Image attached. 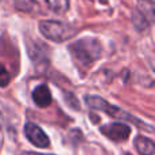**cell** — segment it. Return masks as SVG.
Here are the masks:
<instances>
[{"mask_svg":"<svg viewBox=\"0 0 155 155\" xmlns=\"http://www.w3.org/2000/svg\"><path fill=\"white\" fill-rule=\"evenodd\" d=\"M70 53L72 54L74 61L79 67L88 68L91 64L97 61L101 57L102 45L97 38L86 37L82 40H78L70 45Z\"/></svg>","mask_w":155,"mask_h":155,"instance_id":"obj_1","label":"cell"},{"mask_svg":"<svg viewBox=\"0 0 155 155\" xmlns=\"http://www.w3.org/2000/svg\"><path fill=\"white\" fill-rule=\"evenodd\" d=\"M86 104L87 106H90L91 109H95V110H99L102 113H106L107 116L113 118H117L120 121H129V123H134L136 127H139L140 129H144V131H148V132H154V127L153 125H148V124L143 123L142 120L136 118L135 116H132L131 113L125 112V110L120 109V107L114 106V105L109 104L106 99L101 98L98 95H87L86 97Z\"/></svg>","mask_w":155,"mask_h":155,"instance_id":"obj_2","label":"cell"},{"mask_svg":"<svg viewBox=\"0 0 155 155\" xmlns=\"http://www.w3.org/2000/svg\"><path fill=\"white\" fill-rule=\"evenodd\" d=\"M40 31L51 41L64 42L76 34V27L60 21H42L40 22Z\"/></svg>","mask_w":155,"mask_h":155,"instance_id":"obj_3","label":"cell"},{"mask_svg":"<svg viewBox=\"0 0 155 155\" xmlns=\"http://www.w3.org/2000/svg\"><path fill=\"white\" fill-rule=\"evenodd\" d=\"M101 134L113 142H125L131 135V127L124 123H110L99 128Z\"/></svg>","mask_w":155,"mask_h":155,"instance_id":"obj_4","label":"cell"},{"mask_svg":"<svg viewBox=\"0 0 155 155\" xmlns=\"http://www.w3.org/2000/svg\"><path fill=\"white\" fill-rule=\"evenodd\" d=\"M25 135H26L27 140L35 147L40 148H46L49 146V137L45 135V132L35 125L34 123H27L25 125Z\"/></svg>","mask_w":155,"mask_h":155,"instance_id":"obj_5","label":"cell"},{"mask_svg":"<svg viewBox=\"0 0 155 155\" xmlns=\"http://www.w3.org/2000/svg\"><path fill=\"white\" fill-rule=\"evenodd\" d=\"M137 15L140 16L139 19H136L137 23H142L143 27H148L154 21V3L153 0H142L139 4V11Z\"/></svg>","mask_w":155,"mask_h":155,"instance_id":"obj_6","label":"cell"},{"mask_svg":"<svg viewBox=\"0 0 155 155\" xmlns=\"http://www.w3.org/2000/svg\"><path fill=\"white\" fill-rule=\"evenodd\" d=\"M33 101L38 107H48L52 104V93L46 84H40L33 91Z\"/></svg>","mask_w":155,"mask_h":155,"instance_id":"obj_7","label":"cell"},{"mask_svg":"<svg viewBox=\"0 0 155 155\" xmlns=\"http://www.w3.org/2000/svg\"><path fill=\"white\" fill-rule=\"evenodd\" d=\"M135 147H136L137 153L142 155H153L155 151L154 142L144 136H137L135 139Z\"/></svg>","mask_w":155,"mask_h":155,"instance_id":"obj_8","label":"cell"},{"mask_svg":"<svg viewBox=\"0 0 155 155\" xmlns=\"http://www.w3.org/2000/svg\"><path fill=\"white\" fill-rule=\"evenodd\" d=\"M49 10H52L56 14H64L70 8V2L68 0H46Z\"/></svg>","mask_w":155,"mask_h":155,"instance_id":"obj_9","label":"cell"},{"mask_svg":"<svg viewBox=\"0 0 155 155\" xmlns=\"http://www.w3.org/2000/svg\"><path fill=\"white\" fill-rule=\"evenodd\" d=\"M11 82V76L10 72L5 70V67L0 63V87H5L8 86V83Z\"/></svg>","mask_w":155,"mask_h":155,"instance_id":"obj_10","label":"cell"},{"mask_svg":"<svg viewBox=\"0 0 155 155\" xmlns=\"http://www.w3.org/2000/svg\"><path fill=\"white\" fill-rule=\"evenodd\" d=\"M15 7L21 11H30L34 7L33 0H15Z\"/></svg>","mask_w":155,"mask_h":155,"instance_id":"obj_11","label":"cell"},{"mask_svg":"<svg viewBox=\"0 0 155 155\" xmlns=\"http://www.w3.org/2000/svg\"><path fill=\"white\" fill-rule=\"evenodd\" d=\"M22 155H52V154H38V153H23Z\"/></svg>","mask_w":155,"mask_h":155,"instance_id":"obj_12","label":"cell"},{"mask_svg":"<svg viewBox=\"0 0 155 155\" xmlns=\"http://www.w3.org/2000/svg\"><path fill=\"white\" fill-rule=\"evenodd\" d=\"M3 128V116H2V113H0V129Z\"/></svg>","mask_w":155,"mask_h":155,"instance_id":"obj_13","label":"cell"},{"mask_svg":"<svg viewBox=\"0 0 155 155\" xmlns=\"http://www.w3.org/2000/svg\"><path fill=\"white\" fill-rule=\"evenodd\" d=\"M102 2H104V3H106V0H102Z\"/></svg>","mask_w":155,"mask_h":155,"instance_id":"obj_14","label":"cell"},{"mask_svg":"<svg viewBox=\"0 0 155 155\" xmlns=\"http://www.w3.org/2000/svg\"><path fill=\"white\" fill-rule=\"evenodd\" d=\"M127 155H132V154H127Z\"/></svg>","mask_w":155,"mask_h":155,"instance_id":"obj_15","label":"cell"}]
</instances>
